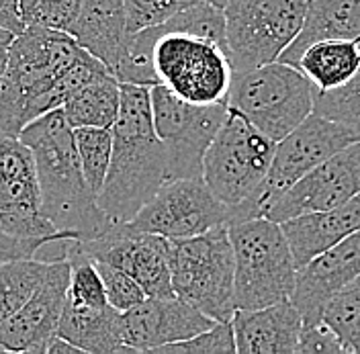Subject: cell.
Wrapping results in <instances>:
<instances>
[{
  "mask_svg": "<svg viewBox=\"0 0 360 354\" xmlns=\"http://www.w3.org/2000/svg\"><path fill=\"white\" fill-rule=\"evenodd\" d=\"M348 353H360V274L338 293L323 311Z\"/></svg>",
  "mask_w": 360,
  "mask_h": 354,
  "instance_id": "obj_29",
  "label": "cell"
},
{
  "mask_svg": "<svg viewBox=\"0 0 360 354\" xmlns=\"http://www.w3.org/2000/svg\"><path fill=\"white\" fill-rule=\"evenodd\" d=\"M19 139L35 158L41 211L56 229L70 234L74 242H89L107 232L112 222L84 180L74 129L62 107L33 119Z\"/></svg>",
  "mask_w": 360,
  "mask_h": 354,
  "instance_id": "obj_2",
  "label": "cell"
},
{
  "mask_svg": "<svg viewBox=\"0 0 360 354\" xmlns=\"http://www.w3.org/2000/svg\"><path fill=\"white\" fill-rule=\"evenodd\" d=\"M41 211L37 166L19 137L0 135V215L27 217Z\"/></svg>",
  "mask_w": 360,
  "mask_h": 354,
  "instance_id": "obj_21",
  "label": "cell"
},
{
  "mask_svg": "<svg viewBox=\"0 0 360 354\" xmlns=\"http://www.w3.org/2000/svg\"><path fill=\"white\" fill-rule=\"evenodd\" d=\"M213 324L215 320L176 295L148 297L134 310L121 313L123 340L134 353H156L158 348L186 340Z\"/></svg>",
  "mask_w": 360,
  "mask_h": 354,
  "instance_id": "obj_17",
  "label": "cell"
},
{
  "mask_svg": "<svg viewBox=\"0 0 360 354\" xmlns=\"http://www.w3.org/2000/svg\"><path fill=\"white\" fill-rule=\"evenodd\" d=\"M359 139H360V135H359Z\"/></svg>",
  "mask_w": 360,
  "mask_h": 354,
  "instance_id": "obj_40",
  "label": "cell"
},
{
  "mask_svg": "<svg viewBox=\"0 0 360 354\" xmlns=\"http://www.w3.org/2000/svg\"><path fill=\"white\" fill-rule=\"evenodd\" d=\"M202 2H209V4H213V6H219V8H224L225 4H227V0H202Z\"/></svg>",
  "mask_w": 360,
  "mask_h": 354,
  "instance_id": "obj_38",
  "label": "cell"
},
{
  "mask_svg": "<svg viewBox=\"0 0 360 354\" xmlns=\"http://www.w3.org/2000/svg\"><path fill=\"white\" fill-rule=\"evenodd\" d=\"M360 66V42L321 39L307 45L295 68L301 70L317 92L338 89L348 82Z\"/></svg>",
  "mask_w": 360,
  "mask_h": 354,
  "instance_id": "obj_24",
  "label": "cell"
},
{
  "mask_svg": "<svg viewBox=\"0 0 360 354\" xmlns=\"http://www.w3.org/2000/svg\"><path fill=\"white\" fill-rule=\"evenodd\" d=\"M150 94L154 129L164 150L168 180L202 178V158L224 123L227 103H186L162 84L150 87Z\"/></svg>",
  "mask_w": 360,
  "mask_h": 354,
  "instance_id": "obj_11",
  "label": "cell"
},
{
  "mask_svg": "<svg viewBox=\"0 0 360 354\" xmlns=\"http://www.w3.org/2000/svg\"><path fill=\"white\" fill-rule=\"evenodd\" d=\"M197 0H125V17L129 35L168 21Z\"/></svg>",
  "mask_w": 360,
  "mask_h": 354,
  "instance_id": "obj_33",
  "label": "cell"
},
{
  "mask_svg": "<svg viewBox=\"0 0 360 354\" xmlns=\"http://www.w3.org/2000/svg\"><path fill=\"white\" fill-rule=\"evenodd\" d=\"M58 334L70 340L80 353H134L123 340L121 313L111 305L64 303Z\"/></svg>",
  "mask_w": 360,
  "mask_h": 354,
  "instance_id": "obj_22",
  "label": "cell"
},
{
  "mask_svg": "<svg viewBox=\"0 0 360 354\" xmlns=\"http://www.w3.org/2000/svg\"><path fill=\"white\" fill-rule=\"evenodd\" d=\"M68 33L115 76L129 42L125 0H82L80 13Z\"/></svg>",
  "mask_w": 360,
  "mask_h": 354,
  "instance_id": "obj_19",
  "label": "cell"
},
{
  "mask_svg": "<svg viewBox=\"0 0 360 354\" xmlns=\"http://www.w3.org/2000/svg\"><path fill=\"white\" fill-rule=\"evenodd\" d=\"M297 268L360 229V195L348 203L291 217L281 223Z\"/></svg>",
  "mask_w": 360,
  "mask_h": 354,
  "instance_id": "obj_20",
  "label": "cell"
},
{
  "mask_svg": "<svg viewBox=\"0 0 360 354\" xmlns=\"http://www.w3.org/2000/svg\"><path fill=\"white\" fill-rule=\"evenodd\" d=\"M360 274V229L317 254L295 274L291 303L301 313L303 326L323 320L328 303Z\"/></svg>",
  "mask_w": 360,
  "mask_h": 354,
  "instance_id": "obj_16",
  "label": "cell"
},
{
  "mask_svg": "<svg viewBox=\"0 0 360 354\" xmlns=\"http://www.w3.org/2000/svg\"><path fill=\"white\" fill-rule=\"evenodd\" d=\"M160 354H231L236 353V338L231 322H215L211 328L186 340L158 348Z\"/></svg>",
  "mask_w": 360,
  "mask_h": 354,
  "instance_id": "obj_31",
  "label": "cell"
},
{
  "mask_svg": "<svg viewBox=\"0 0 360 354\" xmlns=\"http://www.w3.org/2000/svg\"><path fill=\"white\" fill-rule=\"evenodd\" d=\"M360 195V139L319 162L276 201L264 217L283 223L291 217L328 211Z\"/></svg>",
  "mask_w": 360,
  "mask_h": 354,
  "instance_id": "obj_14",
  "label": "cell"
},
{
  "mask_svg": "<svg viewBox=\"0 0 360 354\" xmlns=\"http://www.w3.org/2000/svg\"><path fill=\"white\" fill-rule=\"evenodd\" d=\"M25 27L70 31L82 0H15Z\"/></svg>",
  "mask_w": 360,
  "mask_h": 354,
  "instance_id": "obj_30",
  "label": "cell"
},
{
  "mask_svg": "<svg viewBox=\"0 0 360 354\" xmlns=\"http://www.w3.org/2000/svg\"><path fill=\"white\" fill-rule=\"evenodd\" d=\"M314 113L360 135V66L342 87L314 94Z\"/></svg>",
  "mask_w": 360,
  "mask_h": 354,
  "instance_id": "obj_28",
  "label": "cell"
},
{
  "mask_svg": "<svg viewBox=\"0 0 360 354\" xmlns=\"http://www.w3.org/2000/svg\"><path fill=\"white\" fill-rule=\"evenodd\" d=\"M82 51L68 31L25 27L15 35L0 78V135L19 137L33 119L56 109L51 92Z\"/></svg>",
  "mask_w": 360,
  "mask_h": 354,
  "instance_id": "obj_4",
  "label": "cell"
},
{
  "mask_svg": "<svg viewBox=\"0 0 360 354\" xmlns=\"http://www.w3.org/2000/svg\"><path fill=\"white\" fill-rule=\"evenodd\" d=\"M166 180L150 87L121 82V105L112 123L111 164L96 203L112 223L129 222Z\"/></svg>",
  "mask_w": 360,
  "mask_h": 354,
  "instance_id": "obj_3",
  "label": "cell"
},
{
  "mask_svg": "<svg viewBox=\"0 0 360 354\" xmlns=\"http://www.w3.org/2000/svg\"><path fill=\"white\" fill-rule=\"evenodd\" d=\"M359 133L350 127L330 121L311 113L299 127L287 137L276 141L269 172L260 187L236 207H229L227 223L242 222L250 217H264L269 209L281 199L292 184L314 170L319 162L336 154L338 150L356 141Z\"/></svg>",
  "mask_w": 360,
  "mask_h": 354,
  "instance_id": "obj_8",
  "label": "cell"
},
{
  "mask_svg": "<svg viewBox=\"0 0 360 354\" xmlns=\"http://www.w3.org/2000/svg\"><path fill=\"white\" fill-rule=\"evenodd\" d=\"M314 94L311 80L301 70L276 60L233 72L227 107L272 141H281L314 113Z\"/></svg>",
  "mask_w": 360,
  "mask_h": 354,
  "instance_id": "obj_6",
  "label": "cell"
},
{
  "mask_svg": "<svg viewBox=\"0 0 360 354\" xmlns=\"http://www.w3.org/2000/svg\"><path fill=\"white\" fill-rule=\"evenodd\" d=\"M13 39H15V33L0 27V78H2L4 68H6V62H8V51H11Z\"/></svg>",
  "mask_w": 360,
  "mask_h": 354,
  "instance_id": "obj_37",
  "label": "cell"
},
{
  "mask_svg": "<svg viewBox=\"0 0 360 354\" xmlns=\"http://www.w3.org/2000/svg\"><path fill=\"white\" fill-rule=\"evenodd\" d=\"M307 0H227L225 44L233 72L276 62L305 19Z\"/></svg>",
  "mask_w": 360,
  "mask_h": 354,
  "instance_id": "obj_10",
  "label": "cell"
},
{
  "mask_svg": "<svg viewBox=\"0 0 360 354\" xmlns=\"http://www.w3.org/2000/svg\"><path fill=\"white\" fill-rule=\"evenodd\" d=\"M227 215L229 207L211 193L202 178H174L166 180L127 225L135 232L179 240L227 223Z\"/></svg>",
  "mask_w": 360,
  "mask_h": 354,
  "instance_id": "obj_12",
  "label": "cell"
},
{
  "mask_svg": "<svg viewBox=\"0 0 360 354\" xmlns=\"http://www.w3.org/2000/svg\"><path fill=\"white\" fill-rule=\"evenodd\" d=\"M348 353L344 342L340 340L336 330L326 322L319 320L315 324H305L301 328L299 344L295 354H338Z\"/></svg>",
  "mask_w": 360,
  "mask_h": 354,
  "instance_id": "obj_34",
  "label": "cell"
},
{
  "mask_svg": "<svg viewBox=\"0 0 360 354\" xmlns=\"http://www.w3.org/2000/svg\"><path fill=\"white\" fill-rule=\"evenodd\" d=\"M229 322L236 338V353H297L303 320L301 313L291 303V299L258 310H236Z\"/></svg>",
  "mask_w": 360,
  "mask_h": 354,
  "instance_id": "obj_18",
  "label": "cell"
},
{
  "mask_svg": "<svg viewBox=\"0 0 360 354\" xmlns=\"http://www.w3.org/2000/svg\"><path fill=\"white\" fill-rule=\"evenodd\" d=\"M321 39L360 42V0H307L301 31L278 62L295 66L303 49Z\"/></svg>",
  "mask_w": 360,
  "mask_h": 354,
  "instance_id": "obj_23",
  "label": "cell"
},
{
  "mask_svg": "<svg viewBox=\"0 0 360 354\" xmlns=\"http://www.w3.org/2000/svg\"><path fill=\"white\" fill-rule=\"evenodd\" d=\"M233 246L236 310H258L291 299L297 265L281 223L250 217L227 223Z\"/></svg>",
  "mask_w": 360,
  "mask_h": 354,
  "instance_id": "obj_5",
  "label": "cell"
},
{
  "mask_svg": "<svg viewBox=\"0 0 360 354\" xmlns=\"http://www.w3.org/2000/svg\"><path fill=\"white\" fill-rule=\"evenodd\" d=\"M49 263L27 258L0 265V324L21 310L22 303L41 285L49 270Z\"/></svg>",
  "mask_w": 360,
  "mask_h": 354,
  "instance_id": "obj_26",
  "label": "cell"
},
{
  "mask_svg": "<svg viewBox=\"0 0 360 354\" xmlns=\"http://www.w3.org/2000/svg\"><path fill=\"white\" fill-rule=\"evenodd\" d=\"M68 285V258L51 260L41 285L22 303L21 310L0 324V344L4 353L44 354L47 342L58 334Z\"/></svg>",
  "mask_w": 360,
  "mask_h": 354,
  "instance_id": "obj_15",
  "label": "cell"
},
{
  "mask_svg": "<svg viewBox=\"0 0 360 354\" xmlns=\"http://www.w3.org/2000/svg\"><path fill=\"white\" fill-rule=\"evenodd\" d=\"M276 141L227 107L221 127L202 158V180L227 207L246 201L264 180Z\"/></svg>",
  "mask_w": 360,
  "mask_h": 354,
  "instance_id": "obj_9",
  "label": "cell"
},
{
  "mask_svg": "<svg viewBox=\"0 0 360 354\" xmlns=\"http://www.w3.org/2000/svg\"><path fill=\"white\" fill-rule=\"evenodd\" d=\"M76 246L90 260L107 263L131 274L148 297H170V240L158 234L135 232L127 222L112 223L107 232Z\"/></svg>",
  "mask_w": 360,
  "mask_h": 354,
  "instance_id": "obj_13",
  "label": "cell"
},
{
  "mask_svg": "<svg viewBox=\"0 0 360 354\" xmlns=\"http://www.w3.org/2000/svg\"><path fill=\"white\" fill-rule=\"evenodd\" d=\"M121 105V82L109 74L68 94L62 105L72 127H112Z\"/></svg>",
  "mask_w": 360,
  "mask_h": 354,
  "instance_id": "obj_25",
  "label": "cell"
},
{
  "mask_svg": "<svg viewBox=\"0 0 360 354\" xmlns=\"http://www.w3.org/2000/svg\"><path fill=\"white\" fill-rule=\"evenodd\" d=\"M39 252H41V248L37 244L27 242V240L13 236L0 222V265L13 263V260L35 258Z\"/></svg>",
  "mask_w": 360,
  "mask_h": 354,
  "instance_id": "obj_35",
  "label": "cell"
},
{
  "mask_svg": "<svg viewBox=\"0 0 360 354\" xmlns=\"http://www.w3.org/2000/svg\"><path fill=\"white\" fill-rule=\"evenodd\" d=\"M84 180L94 195L101 193L112 154V127H72Z\"/></svg>",
  "mask_w": 360,
  "mask_h": 354,
  "instance_id": "obj_27",
  "label": "cell"
},
{
  "mask_svg": "<svg viewBox=\"0 0 360 354\" xmlns=\"http://www.w3.org/2000/svg\"><path fill=\"white\" fill-rule=\"evenodd\" d=\"M0 353H4V348H2V344H0Z\"/></svg>",
  "mask_w": 360,
  "mask_h": 354,
  "instance_id": "obj_39",
  "label": "cell"
},
{
  "mask_svg": "<svg viewBox=\"0 0 360 354\" xmlns=\"http://www.w3.org/2000/svg\"><path fill=\"white\" fill-rule=\"evenodd\" d=\"M119 82L162 84L195 105L227 103L233 66L225 44L224 8L197 0L168 21L129 35Z\"/></svg>",
  "mask_w": 360,
  "mask_h": 354,
  "instance_id": "obj_1",
  "label": "cell"
},
{
  "mask_svg": "<svg viewBox=\"0 0 360 354\" xmlns=\"http://www.w3.org/2000/svg\"><path fill=\"white\" fill-rule=\"evenodd\" d=\"M172 291L215 322H229L233 303V246L227 223L193 238L170 240Z\"/></svg>",
  "mask_w": 360,
  "mask_h": 354,
  "instance_id": "obj_7",
  "label": "cell"
},
{
  "mask_svg": "<svg viewBox=\"0 0 360 354\" xmlns=\"http://www.w3.org/2000/svg\"><path fill=\"white\" fill-rule=\"evenodd\" d=\"M92 263H94L101 279H103L105 293H107L111 308H115L119 313L134 310L135 305H139L141 301L148 299V293L125 270L107 265V263H98V260H92Z\"/></svg>",
  "mask_w": 360,
  "mask_h": 354,
  "instance_id": "obj_32",
  "label": "cell"
},
{
  "mask_svg": "<svg viewBox=\"0 0 360 354\" xmlns=\"http://www.w3.org/2000/svg\"><path fill=\"white\" fill-rule=\"evenodd\" d=\"M0 27L13 31L15 35H19L25 29L15 0H0Z\"/></svg>",
  "mask_w": 360,
  "mask_h": 354,
  "instance_id": "obj_36",
  "label": "cell"
}]
</instances>
